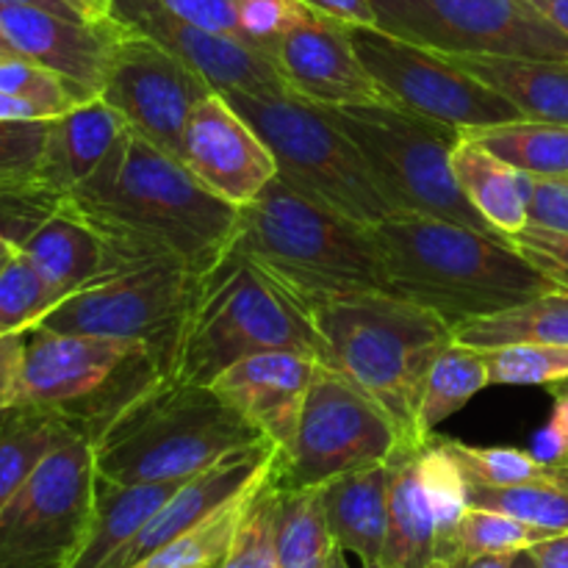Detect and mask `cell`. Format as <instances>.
<instances>
[{
	"instance_id": "1",
	"label": "cell",
	"mask_w": 568,
	"mask_h": 568,
	"mask_svg": "<svg viewBox=\"0 0 568 568\" xmlns=\"http://www.w3.org/2000/svg\"><path fill=\"white\" fill-rule=\"evenodd\" d=\"M64 203L98 227L125 266H209L236 239L239 209L211 194L175 155L125 128Z\"/></svg>"
},
{
	"instance_id": "2",
	"label": "cell",
	"mask_w": 568,
	"mask_h": 568,
	"mask_svg": "<svg viewBox=\"0 0 568 568\" xmlns=\"http://www.w3.org/2000/svg\"><path fill=\"white\" fill-rule=\"evenodd\" d=\"M386 294L458 325L555 292L508 236L436 216H388L372 227Z\"/></svg>"
},
{
	"instance_id": "3",
	"label": "cell",
	"mask_w": 568,
	"mask_h": 568,
	"mask_svg": "<svg viewBox=\"0 0 568 568\" xmlns=\"http://www.w3.org/2000/svg\"><path fill=\"white\" fill-rule=\"evenodd\" d=\"M272 349L320 358V336L303 305L261 272L233 239L189 277L161 375L211 386L242 358Z\"/></svg>"
},
{
	"instance_id": "4",
	"label": "cell",
	"mask_w": 568,
	"mask_h": 568,
	"mask_svg": "<svg viewBox=\"0 0 568 568\" xmlns=\"http://www.w3.org/2000/svg\"><path fill=\"white\" fill-rule=\"evenodd\" d=\"M236 244L303 311L353 294H386L372 227L305 197L281 178L239 209Z\"/></svg>"
},
{
	"instance_id": "5",
	"label": "cell",
	"mask_w": 568,
	"mask_h": 568,
	"mask_svg": "<svg viewBox=\"0 0 568 568\" xmlns=\"http://www.w3.org/2000/svg\"><path fill=\"white\" fill-rule=\"evenodd\" d=\"M320 336V364L342 372L394 419L403 447H425L416 433L433 361L453 344V325L433 311L372 292L308 308Z\"/></svg>"
},
{
	"instance_id": "6",
	"label": "cell",
	"mask_w": 568,
	"mask_h": 568,
	"mask_svg": "<svg viewBox=\"0 0 568 568\" xmlns=\"http://www.w3.org/2000/svg\"><path fill=\"white\" fill-rule=\"evenodd\" d=\"M264 438L211 386L159 375L92 438L94 469L111 483L189 480Z\"/></svg>"
},
{
	"instance_id": "7",
	"label": "cell",
	"mask_w": 568,
	"mask_h": 568,
	"mask_svg": "<svg viewBox=\"0 0 568 568\" xmlns=\"http://www.w3.org/2000/svg\"><path fill=\"white\" fill-rule=\"evenodd\" d=\"M364 155L372 181L399 216H436L503 236L466 200L453 172V153L466 133L447 122L386 103L322 105Z\"/></svg>"
},
{
	"instance_id": "8",
	"label": "cell",
	"mask_w": 568,
	"mask_h": 568,
	"mask_svg": "<svg viewBox=\"0 0 568 568\" xmlns=\"http://www.w3.org/2000/svg\"><path fill=\"white\" fill-rule=\"evenodd\" d=\"M220 94L264 139L283 183L366 227L394 216L366 170L364 155L322 105L294 92L231 89Z\"/></svg>"
},
{
	"instance_id": "9",
	"label": "cell",
	"mask_w": 568,
	"mask_h": 568,
	"mask_svg": "<svg viewBox=\"0 0 568 568\" xmlns=\"http://www.w3.org/2000/svg\"><path fill=\"white\" fill-rule=\"evenodd\" d=\"M399 447L392 416L342 372L316 361L292 447L277 453L270 477L281 491L320 488L347 471L386 464Z\"/></svg>"
},
{
	"instance_id": "10",
	"label": "cell",
	"mask_w": 568,
	"mask_h": 568,
	"mask_svg": "<svg viewBox=\"0 0 568 568\" xmlns=\"http://www.w3.org/2000/svg\"><path fill=\"white\" fill-rule=\"evenodd\" d=\"M94 447L72 433L0 510V568H72L94 505Z\"/></svg>"
},
{
	"instance_id": "11",
	"label": "cell",
	"mask_w": 568,
	"mask_h": 568,
	"mask_svg": "<svg viewBox=\"0 0 568 568\" xmlns=\"http://www.w3.org/2000/svg\"><path fill=\"white\" fill-rule=\"evenodd\" d=\"M375 28L444 55L568 61V37L530 0H369Z\"/></svg>"
},
{
	"instance_id": "12",
	"label": "cell",
	"mask_w": 568,
	"mask_h": 568,
	"mask_svg": "<svg viewBox=\"0 0 568 568\" xmlns=\"http://www.w3.org/2000/svg\"><path fill=\"white\" fill-rule=\"evenodd\" d=\"M347 33L386 103L460 131L527 120L508 98L460 70L449 55L405 42L375 26H347Z\"/></svg>"
},
{
	"instance_id": "13",
	"label": "cell",
	"mask_w": 568,
	"mask_h": 568,
	"mask_svg": "<svg viewBox=\"0 0 568 568\" xmlns=\"http://www.w3.org/2000/svg\"><path fill=\"white\" fill-rule=\"evenodd\" d=\"M192 272L178 264H136L61 300L37 327L139 342L164 364Z\"/></svg>"
},
{
	"instance_id": "14",
	"label": "cell",
	"mask_w": 568,
	"mask_h": 568,
	"mask_svg": "<svg viewBox=\"0 0 568 568\" xmlns=\"http://www.w3.org/2000/svg\"><path fill=\"white\" fill-rule=\"evenodd\" d=\"M150 353L125 338L78 336L33 327L26 338L14 408H44L70 425L83 422L105 392Z\"/></svg>"
},
{
	"instance_id": "15",
	"label": "cell",
	"mask_w": 568,
	"mask_h": 568,
	"mask_svg": "<svg viewBox=\"0 0 568 568\" xmlns=\"http://www.w3.org/2000/svg\"><path fill=\"white\" fill-rule=\"evenodd\" d=\"M214 92L197 70L153 39L125 28L111 55L100 98L131 131L181 159L183 133L194 105Z\"/></svg>"
},
{
	"instance_id": "16",
	"label": "cell",
	"mask_w": 568,
	"mask_h": 568,
	"mask_svg": "<svg viewBox=\"0 0 568 568\" xmlns=\"http://www.w3.org/2000/svg\"><path fill=\"white\" fill-rule=\"evenodd\" d=\"M111 9L122 26L153 39L197 70L214 92H288L272 55L255 44L209 31L159 0H111Z\"/></svg>"
},
{
	"instance_id": "17",
	"label": "cell",
	"mask_w": 568,
	"mask_h": 568,
	"mask_svg": "<svg viewBox=\"0 0 568 568\" xmlns=\"http://www.w3.org/2000/svg\"><path fill=\"white\" fill-rule=\"evenodd\" d=\"M181 161L211 194L236 209L253 203L277 178L272 150L220 92L194 105Z\"/></svg>"
},
{
	"instance_id": "18",
	"label": "cell",
	"mask_w": 568,
	"mask_h": 568,
	"mask_svg": "<svg viewBox=\"0 0 568 568\" xmlns=\"http://www.w3.org/2000/svg\"><path fill=\"white\" fill-rule=\"evenodd\" d=\"M270 55L288 92L316 105L381 103L383 92L361 64L347 26L311 11L270 44Z\"/></svg>"
},
{
	"instance_id": "19",
	"label": "cell",
	"mask_w": 568,
	"mask_h": 568,
	"mask_svg": "<svg viewBox=\"0 0 568 568\" xmlns=\"http://www.w3.org/2000/svg\"><path fill=\"white\" fill-rule=\"evenodd\" d=\"M0 28L17 55L81 87L89 98H100L109 78L111 55L125 33L120 20L87 22L50 14L31 6L0 3Z\"/></svg>"
},
{
	"instance_id": "20",
	"label": "cell",
	"mask_w": 568,
	"mask_h": 568,
	"mask_svg": "<svg viewBox=\"0 0 568 568\" xmlns=\"http://www.w3.org/2000/svg\"><path fill=\"white\" fill-rule=\"evenodd\" d=\"M275 458L277 447L270 438H264V442L253 444V447H244L225 455V458L216 460L205 471L183 480L178 486V491L166 499L164 508L148 521V527L133 541H128L103 568L136 566L139 560L153 555L155 549L170 544L181 532L192 530L194 525H200L211 514H216L222 505H227L239 494H244L255 483L264 480L272 471V466H275Z\"/></svg>"
},
{
	"instance_id": "21",
	"label": "cell",
	"mask_w": 568,
	"mask_h": 568,
	"mask_svg": "<svg viewBox=\"0 0 568 568\" xmlns=\"http://www.w3.org/2000/svg\"><path fill=\"white\" fill-rule=\"evenodd\" d=\"M314 369V355L272 349L233 364L211 383V388L244 419L253 422L275 444L277 453H286L297 433Z\"/></svg>"
},
{
	"instance_id": "22",
	"label": "cell",
	"mask_w": 568,
	"mask_h": 568,
	"mask_svg": "<svg viewBox=\"0 0 568 568\" xmlns=\"http://www.w3.org/2000/svg\"><path fill=\"white\" fill-rule=\"evenodd\" d=\"M17 250L42 272L55 292L64 294V300L128 270L109 239L67 203H61V209L48 216Z\"/></svg>"
},
{
	"instance_id": "23",
	"label": "cell",
	"mask_w": 568,
	"mask_h": 568,
	"mask_svg": "<svg viewBox=\"0 0 568 568\" xmlns=\"http://www.w3.org/2000/svg\"><path fill=\"white\" fill-rule=\"evenodd\" d=\"M322 503L336 547L364 566L381 564L388 527V460L327 480Z\"/></svg>"
},
{
	"instance_id": "24",
	"label": "cell",
	"mask_w": 568,
	"mask_h": 568,
	"mask_svg": "<svg viewBox=\"0 0 568 568\" xmlns=\"http://www.w3.org/2000/svg\"><path fill=\"white\" fill-rule=\"evenodd\" d=\"M422 447H399L388 460V527L383 568H444L436 519L419 475Z\"/></svg>"
},
{
	"instance_id": "25",
	"label": "cell",
	"mask_w": 568,
	"mask_h": 568,
	"mask_svg": "<svg viewBox=\"0 0 568 568\" xmlns=\"http://www.w3.org/2000/svg\"><path fill=\"white\" fill-rule=\"evenodd\" d=\"M125 128V120L103 98H92L53 116L39 175L67 197L98 170Z\"/></svg>"
},
{
	"instance_id": "26",
	"label": "cell",
	"mask_w": 568,
	"mask_h": 568,
	"mask_svg": "<svg viewBox=\"0 0 568 568\" xmlns=\"http://www.w3.org/2000/svg\"><path fill=\"white\" fill-rule=\"evenodd\" d=\"M181 483H111L98 475L92 519L72 568H103L148 527Z\"/></svg>"
},
{
	"instance_id": "27",
	"label": "cell",
	"mask_w": 568,
	"mask_h": 568,
	"mask_svg": "<svg viewBox=\"0 0 568 568\" xmlns=\"http://www.w3.org/2000/svg\"><path fill=\"white\" fill-rule=\"evenodd\" d=\"M460 70L508 98L527 120L568 125V61L521 55H449Z\"/></svg>"
},
{
	"instance_id": "28",
	"label": "cell",
	"mask_w": 568,
	"mask_h": 568,
	"mask_svg": "<svg viewBox=\"0 0 568 568\" xmlns=\"http://www.w3.org/2000/svg\"><path fill=\"white\" fill-rule=\"evenodd\" d=\"M453 172L460 192L480 211V216H486L494 231L514 236L527 227L532 175L508 166L469 136L455 148Z\"/></svg>"
},
{
	"instance_id": "29",
	"label": "cell",
	"mask_w": 568,
	"mask_h": 568,
	"mask_svg": "<svg viewBox=\"0 0 568 568\" xmlns=\"http://www.w3.org/2000/svg\"><path fill=\"white\" fill-rule=\"evenodd\" d=\"M453 338L475 349L505 347V344L568 347V292L555 288L514 308L458 322L453 327Z\"/></svg>"
},
{
	"instance_id": "30",
	"label": "cell",
	"mask_w": 568,
	"mask_h": 568,
	"mask_svg": "<svg viewBox=\"0 0 568 568\" xmlns=\"http://www.w3.org/2000/svg\"><path fill=\"white\" fill-rule=\"evenodd\" d=\"M72 433H78L75 427L55 410H6L0 419V510Z\"/></svg>"
},
{
	"instance_id": "31",
	"label": "cell",
	"mask_w": 568,
	"mask_h": 568,
	"mask_svg": "<svg viewBox=\"0 0 568 568\" xmlns=\"http://www.w3.org/2000/svg\"><path fill=\"white\" fill-rule=\"evenodd\" d=\"M514 170L532 178L568 175V125L541 120H514L464 131Z\"/></svg>"
},
{
	"instance_id": "32",
	"label": "cell",
	"mask_w": 568,
	"mask_h": 568,
	"mask_svg": "<svg viewBox=\"0 0 568 568\" xmlns=\"http://www.w3.org/2000/svg\"><path fill=\"white\" fill-rule=\"evenodd\" d=\"M486 386H491V375L480 349L458 342L447 344L433 361L422 392L419 414H416V433L422 442H430L433 430L455 410L471 403Z\"/></svg>"
},
{
	"instance_id": "33",
	"label": "cell",
	"mask_w": 568,
	"mask_h": 568,
	"mask_svg": "<svg viewBox=\"0 0 568 568\" xmlns=\"http://www.w3.org/2000/svg\"><path fill=\"white\" fill-rule=\"evenodd\" d=\"M277 564L281 568H327L336 541L331 536L320 488H277Z\"/></svg>"
},
{
	"instance_id": "34",
	"label": "cell",
	"mask_w": 568,
	"mask_h": 568,
	"mask_svg": "<svg viewBox=\"0 0 568 568\" xmlns=\"http://www.w3.org/2000/svg\"><path fill=\"white\" fill-rule=\"evenodd\" d=\"M419 475L430 499L433 519H436L438 564L449 568L455 560H460V519L469 510L466 471L449 444H438V447L425 444L419 453Z\"/></svg>"
},
{
	"instance_id": "35",
	"label": "cell",
	"mask_w": 568,
	"mask_h": 568,
	"mask_svg": "<svg viewBox=\"0 0 568 568\" xmlns=\"http://www.w3.org/2000/svg\"><path fill=\"white\" fill-rule=\"evenodd\" d=\"M264 480L255 483L253 488H247V491L239 494L236 499L222 505V508L216 510V514H211L209 519H203L200 525H194L192 530L172 538L170 544L155 549L153 555H148V558L139 560V564L131 568H222L225 566L227 552H231L239 521H242L244 510H247L255 491L264 486Z\"/></svg>"
},
{
	"instance_id": "36",
	"label": "cell",
	"mask_w": 568,
	"mask_h": 568,
	"mask_svg": "<svg viewBox=\"0 0 568 568\" xmlns=\"http://www.w3.org/2000/svg\"><path fill=\"white\" fill-rule=\"evenodd\" d=\"M469 508L497 510L514 516L525 525L541 527L549 532H568V483L541 480L521 486H486L469 480Z\"/></svg>"
},
{
	"instance_id": "37",
	"label": "cell",
	"mask_w": 568,
	"mask_h": 568,
	"mask_svg": "<svg viewBox=\"0 0 568 568\" xmlns=\"http://www.w3.org/2000/svg\"><path fill=\"white\" fill-rule=\"evenodd\" d=\"M64 300L55 292L42 272L14 250L0 270V336L28 333Z\"/></svg>"
},
{
	"instance_id": "38",
	"label": "cell",
	"mask_w": 568,
	"mask_h": 568,
	"mask_svg": "<svg viewBox=\"0 0 568 568\" xmlns=\"http://www.w3.org/2000/svg\"><path fill=\"white\" fill-rule=\"evenodd\" d=\"M64 203V194L39 172L0 175V250L22 247L28 236Z\"/></svg>"
},
{
	"instance_id": "39",
	"label": "cell",
	"mask_w": 568,
	"mask_h": 568,
	"mask_svg": "<svg viewBox=\"0 0 568 568\" xmlns=\"http://www.w3.org/2000/svg\"><path fill=\"white\" fill-rule=\"evenodd\" d=\"M0 92L37 105L48 120L92 100L81 87L61 78L59 72L22 55H0Z\"/></svg>"
},
{
	"instance_id": "40",
	"label": "cell",
	"mask_w": 568,
	"mask_h": 568,
	"mask_svg": "<svg viewBox=\"0 0 568 568\" xmlns=\"http://www.w3.org/2000/svg\"><path fill=\"white\" fill-rule=\"evenodd\" d=\"M480 353L491 386H547L568 381V347L560 344H505Z\"/></svg>"
},
{
	"instance_id": "41",
	"label": "cell",
	"mask_w": 568,
	"mask_h": 568,
	"mask_svg": "<svg viewBox=\"0 0 568 568\" xmlns=\"http://www.w3.org/2000/svg\"><path fill=\"white\" fill-rule=\"evenodd\" d=\"M455 458L464 466L466 477L486 486H521V483L566 480L568 477L555 466L541 464L530 449L516 447H469V444H449Z\"/></svg>"
},
{
	"instance_id": "42",
	"label": "cell",
	"mask_w": 568,
	"mask_h": 568,
	"mask_svg": "<svg viewBox=\"0 0 568 568\" xmlns=\"http://www.w3.org/2000/svg\"><path fill=\"white\" fill-rule=\"evenodd\" d=\"M275 516L277 486L272 483V477H266L264 486L255 491L247 510H244L242 521H239L231 552H227L225 566L222 568H281V564H277Z\"/></svg>"
},
{
	"instance_id": "43",
	"label": "cell",
	"mask_w": 568,
	"mask_h": 568,
	"mask_svg": "<svg viewBox=\"0 0 568 568\" xmlns=\"http://www.w3.org/2000/svg\"><path fill=\"white\" fill-rule=\"evenodd\" d=\"M555 532L541 527L525 525L514 516L497 514V510L469 508L460 519V558H475V555H514L519 549H530L532 544Z\"/></svg>"
},
{
	"instance_id": "44",
	"label": "cell",
	"mask_w": 568,
	"mask_h": 568,
	"mask_svg": "<svg viewBox=\"0 0 568 568\" xmlns=\"http://www.w3.org/2000/svg\"><path fill=\"white\" fill-rule=\"evenodd\" d=\"M53 120H0V175L39 172Z\"/></svg>"
},
{
	"instance_id": "45",
	"label": "cell",
	"mask_w": 568,
	"mask_h": 568,
	"mask_svg": "<svg viewBox=\"0 0 568 568\" xmlns=\"http://www.w3.org/2000/svg\"><path fill=\"white\" fill-rule=\"evenodd\" d=\"M508 242L541 272L549 277L555 288L568 292V233L549 231V227H538L527 222L519 233L508 236Z\"/></svg>"
},
{
	"instance_id": "46",
	"label": "cell",
	"mask_w": 568,
	"mask_h": 568,
	"mask_svg": "<svg viewBox=\"0 0 568 568\" xmlns=\"http://www.w3.org/2000/svg\"><path fill=\"white\" fill-rule=\"evenodd\" d=\"M239 26L255 48L270 53V44L303 14V0H233Z\"/></svg>"
},
{
	"instance_id": "47",
	"label": "cell",
	"mask_w": 568,
	"mask_h": 568,
	"mask_svg": "<svg viewBox=\"0 0 568 568\" xmlns=\"http://www.w3.org/2000/svg\"><path fill=\"white\" fill-rule=\"evenodd\" d=\"M527 214H530V225L568 233V175L532 178Z\"/></svg>"
},
{
	"instance_id": "48",
	"label": "cell",
	"mask_w": 568,
	"mask_h": 568,
	"mask_svg": "<svg viewBox=\"0 0 568 568\" xmlns=\"http://www.w3.org/2000/svg\"><path fill=\"white\" fill-rule=\"evenodd\" d=\"M159 3L166 6L170 11H175V14L186 17V20L197 22V26L209 28V31L227 33V37H236L242 39V42H250V39L244 37L242 26H239L233 0H159Z\"/></svg>"
},
{
	"instance_id": "49",
	"label": "cell",
	"mask_w": 568,
	"mask_h": 568,
	"mask_svg": "<svg viewBox=\"0 0 568 568\" xmlns=\"http://www.w3.org/2000/svg\"><path fill=\"white\" fill-rule=\"evenodd\" d=\"M28 333L0 336V416L14 408L17 383H20L22 355H26Z\"/></svg>"
},
{
	"instance_id": "50",
	"label": "cell",
	"mask_w": 568,
	"mask_h": 568,
	"mask_svg": "<svg viewBox=\"0 0 568 568\" xmlns=\"http://www.w3.org/2000/svg\"><path fill=\"white\" fill-rule=\"evenodd\" d=\"M303 3L342 26H375V9L369 0H303Z\"/></svg>"
},
{
	"instance_id": "51",
	"label": "cell",
	"mask_w": 568,
	"mask_h": 568,
	"mask_svg": "<svg viewBox=\"0 0 568 568\" xmlns=\"http://www.w3.org/2000/svg\"><path fill=\"white\" fill-rule=\"evenodd\" d=\"M530 453L536 455L541 464L547 466H555V469L564 471L566 466V458H568V438H566V430L564 425H560L558 419H549L547 427H541V430L536 433V438H532V447Z\"/></svg>"
},
{
	"instance_id": "52",
	"label": "cell",
	"mask_w": 568,
	"mask_h": 568,
	"mask_svg": "<svg viewBox=\"0 0 568 568\" xmlns=\"http://www.w3.org/2000/svg\"><path fill=\"white\" fill-rule=\"evenodd\" d=\"M530 555L536 558L538 568H568V532H555L532 544Z\"/></svg>"
},
{
	"instance_id": "53",
	"label": "cell",
	"mask_w": 568,
	"mask_h": 568,
	"mask_svg": "<svg viewBox=\"0 0 568 568\" xmlns=\"http://www.w3.org/2000/svg\"><path fill=\"white\" fill-rule=\"evenodd\" d=\"M0 120H48L37 105L0 92Z\"/></svg>"
},
{
	"instance_id": "54",
	"label": "cell",
	"mask_w": 568,
	"mask_h": 568,
	"mask_svg": "<svg viewBox=\"0 0 568 568\" xmlns=\"http://www.w3.org/2000/svg\"><path fill=\"white\" fill-rule=\"evenodd\" d=\"M72 11L83 17L87 22H114V9L111 0H64Z\"/></svg>"
},
{
	"instance_id": "55",
	"label": "cell",
	"mask_w": 568,
	"mask_h": 568,
	"mask_svg": "<svg viewBox=\"0 0 568 568\" xmlns=\"http://www.w3.org/2000/svg\"><path fill=\"white\" fill-rule=\"evenodd\" d=\"M530 3L568 37V0H530Z\"/></svg>"
},
{
	"instance_id": "56",
	"label": "cell",
	"mask_w": 568,
	"mask_h": 568,
	"mask_svg": "<svg viewBox=\"0 0 568 568\" xmlns=\"http://www.w3.org/2000/svg\"><path fill=\"white\" fill-rule=\"evenodd\" d=\"M0 3H9V6H31V9H42L50 11V14H59V17H70V20H83L78 11H72L64 0H0Z\"/></svg>"
},
{
	"instance_id": "57",
	"label": "cell",
	"mask_w": 568,
	"mask_h": 568,
	"mask_svg": "<svg viewBox=\"0 0 568 568\" xmlns=\"http://www.w3.org/2000/svg\"><path fill=\"white\" fill-rule=\"evenodd\" d=\"M514 555H475V558H460L449 568H510Z\"/></svg>"
},
{
	"instance_id": "58",
	"label": "cell",
	"mask_w": 568,
	"mask_h": 568,
	"mask_svg": "<svg viewBox=\"0 0 568 568\" xmlns=\"http://www.w3.org/2000/svg\"><path fill=\"white\" fill-rule=\"evenodd\" d=\"M552 416H555V419L560 422V425H564L566 438H568V392H566V394H560V397H558V403H555ZM564 475L568 477V458H566V466H564Z\"/></svg>"
},
{
	"instance_id": "59",
	"label": "cell",
	"mask_w": 568,
	"mask_h": 568,
	"mask_svg": "<svg viewBox=\"0 0 568 568\" xmlns=\"http://www.w3.org/2000/svg\"><path fill=\"white\" fill-rule=\"evenodd\" d=\"M510 568H538V564H536V558L530 555V549H519V552H514Z\"/></svg>"
},
{
	"instance_id": "60",
	"label": "cell",
	"mask_w": 568,
	"mask_h": 568,
	"mask_svg": "<svg viewBox=\"0 0 568 568\" xmlns=\"http://www.w3.org/2000/svg\"><path fill=\"white\" fill-rule=\"evenodd\" d=\"M0 55H17V50L11 48V42H9V39H6L3 28H0Z\"/></svg>"
},
{
	"instance_id": "61",
	"label": "cell",
	"mask_w": 568,
	"mask_h": 568,
	"mask_svg": "<svg viewBox=\"0 0 568 568\" xmlns=\"http://www.w3.org/2000/svg\"><path fill=\"white\" fill-rule=\"evenodd\" d=\"M11 253H14V250H0V270H3L6 261L11 258Z\"/></svg>"
}]
</instances>
